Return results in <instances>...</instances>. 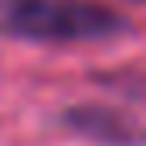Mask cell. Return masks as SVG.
Returning a JSON list of instances; mask_svg holds the SVG:
<instances>
[{
    "label": "cell",
    "instance_id": "cell-1",
    "mask_svg": "<svg viewBox=\"0 0 146 146\" xmlns=\"http://www.w3.org/2000/svg\"><path fill=\"white\" fill-rule=\"evenodd\" d=\"M132 18L104 0H0V36L46 46L111 43L132 32Z\"/></svg>",
    "mask_w": 146,
    "mask_h": 146
},
{
    "label": "cell",
    "instance_id": "cell-2",
    "mask_svg": "<svg viewBox=\"0 0 146 146\" xmlns=\"http://www.w3.org/2000/svg\"><path fill=\"white\" fill-rule=\"evenodd\" d=\"M64 128L78 139H89L96 146H143V125L135 114H128L118 104H96L82 100L71 104L61 114Z\"/></svg>",
    "mask_w": 146,
    "mask_h": 146
},
{
    "label": "cell",
    "instance_id": "cell-3",
    "mask_svg": "<svg viewBox=\"0 0 146 146\" xmlns=\"http://www.w3.org/2000/svg\"><path fill=\"white\" fill-rule=\"evenodd\" d=\"M128 4H143V0H128Z\"/></svg>",
    "mask_w": 146,
    "mask_h": 146
}]
</instances>
